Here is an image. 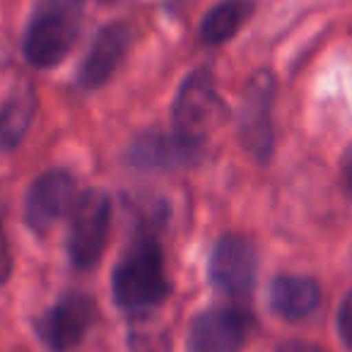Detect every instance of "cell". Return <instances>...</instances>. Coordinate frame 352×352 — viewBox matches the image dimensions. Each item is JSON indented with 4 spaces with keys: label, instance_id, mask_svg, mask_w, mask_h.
<instances>
[{
    "label": "cell",
    "instance_id": "1",
    "mask_svg": "<svg viewBox=\"0 0 352 352\" xmlns=\"http://www.w3.org/2000/svg\"><path fill=\"white\" fill-rule=\"evenodd\" d=\"M113 299L126 311H145L162 304L171 292L162 249L155 239H138L116 263L111 275Z\"/></svg>",
    "mask_w": 352,
    "mask_h": 352
},
{
    "label": "cell",
    "instance_id": "2",
    "mask_svg": "<svg viewBox=\"0 0 352 352\" xmlns=\"http://www.w3.org/2000/svg\"><path fill=\"white\" fill-rule=\"evenodd\" d=\"M82 0H36L25 36V56L34 68H54L68 56L78 34Z\"/></svg>",
    "mask_w": 352,
    "mask_h": 352
},
{
    "label": "cell",
    "instance_id": "3",
    "mask_svg": "<svg viewBox=\"0 0 352 352\" xmlns=\"http://www.w3.org/2000/svg\"><path fill=\"white\" fill-rule=\"evenodd\" d=\"M171 118H174L176 133H182V135L198 142L206 140L208 133L215 131L225 121V99L217 92L210 70H193L184 80L182 89L176 94L174 109H171Z\"/></svg>",
    "mask_w": 352,
    "mask_h": 352
},
{
    "label": "cell",
    "instance_id": "4",
    "mask_svg": "<svg viewBox=\"0 0 352 352\" xmlns=\"http://www.w3.org/2000/svg\"><path fill=\"white\" fill-rule=\"evenodd\" d=\"M111 227V201L99 188H87L78 196L70 212L68 254L75 268L89 270L99 263Z\"/></svg>",
    "mask_w": 352,
    "mask_h": 352
},
{
    "label": "cell",
    "instance_id": "5",
    "mask_svg": "<svg viewBox=\"0 0 352 352\" xmlns=\"http://www.w3.org/2000/svg\"><path fill=\"white\" fill-rule=\"evenodd\" d=\"M275 97V78L268 70H258L251 75L246 85L244 102H241L239 116V135L244 147L256 157L265 162L273 152V121L270 109Z\"/></svg>",
    "mask_w": 352,
    "mask_h": 352
},
{
    "label": "cell",
    "instance_id": "6",
    "mask_svg": "<svg viewBox=\"0 0 352 352\" xmlns=\"http://www.w3.org/2000/svg\"><path fill=\"white\" fill-rule=\"evenodd\" d=\"M75 179L65 169H49L36 176L25 201V220L32 232L46 234L75 206Z\"/></svg>",
    "mask_w": 352,
    "mask_h": 352
},
{
    "label": "cell",
    "instance_id": "7",
    "mask_svg": "<svg viewBox=\"0 0 352 352\" xmlns=\"http://www.w3.org/2000/svg\"><path fill=\"white\" fill-rule=\"evenodd\" d=\"M251 328V316L236 307H215L198 314L188 333L191 352H239Z\"/></svg>",
    "mask_w": 352,
    "mask_h": 352
},
{
    "label": "cell",
    "instance_id": "8",
    "mask_svg": "<svg viewBox=\"0 0 352 352\" xmlns=\"http://www.w3.org/2000/svg\"><path fill=\"white\" fill-rule=\"evenodd\" d=\"M203 142L191 140L176 131H150L133 140L128 162L147 171H174L193 164L201 157Z\"/></svg>",
    "mask_w": 352,
    "mask_h": 352
},
{
    "label": "cell",
    "instance_id": "9",
    "mask_svg": "<svg viewBox=\"0 0 352 352\" xmlns=\"http://www.w3.org/2000/svg\"><path fill=\"white\" fill-rule=\"evenodd\" d=\"M210 280L230 297H246L256 283V251L251 241L225 234L210 254Z\"/></svg>",
    "mask_w": 352,
    "mask_h": 352
},
{
    "label": "cell",
    "instance_id": "10",
    "mask_svg": "<svg viewBox=\"0 0 352 352\" xmlns=\"http://www.w3.org/2000/svg\"><path fill=\"white\" fill-rule=\"evenodd\" d=\"M94 318V304L85 294H70L56 302L36 321V333L54 352H68L85 338Z\"/></svg>",
    "mask_w": 352,
    "mask_h": 352
},
{
    "label": "cell",
    "instance_id": "11",
    "mask_svg": "<svg viewBox=\"0 0 352 352\" xmlns=\"http://www.w3.org/2000/svg\"><path fill=\"white\" fill-rule=\"evenodd\" d=\"M131 30L121 22L109 25L94 36L92 49L85 56L82 65H80L78 82L87 89L102 87L104 82H109L116 68L121 65V60L126 58L128 49H131Z\"/></svg>",
    "mask_w": 352,
    "mask_h": 352
},
{
    "label": "cell",
    "instance_id": "12",
    "mask_svg": "<svg viewBox=\"0 0 352 352\" xmlns=\"http://www.w3.org/2000/svg\"><path fill=\"white\" fill-rule=\"evenodd\" d=\"M270 309L285 321H302L311 316L321 304V289L304 275H280L268 289Z\"/></svg>",
    "mask_w": 352,
    "mask_h": 352
},
{
    "label": "cell",
    "instance_id": "13",
    "mask_svg": "<svg viewBox=\"0 0 352 352\" xmlns=\"http://www.w3.org/2000/svg\"><path fill=\"white\" fill-rule=\"evenodd\" d=\"M36 113V92L32 85H22L0 107V150H10L22 140Z\"/></svg>",
    "mask_w": 352,
    "mask_h": 352
},
{
    "label": "cell",
    "instance_id": "14",
    "mask_svg": "<svg viewBox=\"0 0 352 352\" xmlns=\"http://www.w3.org/2000/svg\"><path fill=\"white\" fill-rule=\"evenodd\" d=\"M254 12L251 0H222L206 15L201 25V36L206 44H225L241 30Z\"/></svg>",
    "mask_w": 352,
    "mask_h": 352
},
{
    "label": "cell",
    "instance_id": "15",
    "mask_svg": "<svg viewBox=\"0 0 352 352\" xmlns=\"http://www.w3.org/2000/svg\"><path fill=\"white\" fill-rule=\"evenodd\" d=\"M131 352H169V342L162 333L135 331L131 333Z\"/></svg>",
    "mask_w": 352,
    "mask_h": 352
},
{
    "label": "cell",
    "instance_id": "16",
    "mask_svg": "<svg viewBox=\"0 0 352 352\" xmlns=\"http://www.w3.org/2000/svg\"><path fill=\"white\" fill-rule=\"evenodd\" d=\"M338 333H340L347 350L352 352V289L347 292V297L342 299L340 311H338Z\"/></svg>",
    "mask_w": 352,
    "mask_h": 352
},
{
    "label": "cell",
    "instance_id": "17",
    "mask_svg": "<svg viewBox=\"0 0 352 352\" xmlns=\"http://www.w3.org/2000/svg\"><path fill=\"white\" fill-rule=\"evenodd\" d=\"M12 273V256H10V246H8L6 232L0 227V283H6Z\"/></svg>",
    "mask_w": 352,
    "mask_h": 352
},
{
    "label": "cell",
    "instance_id": "18",
    "mask_svg": "<svg viewBox=\"0 0 352 352\" xmlns=\"http://www.w3.org/2000/svg\"><path fill=\"white\" fill-rule=\"evenodd\" d=\"M275 352H323V350L307 340H287V342H283Z\"/></svg>",
    "mask_w": 352,
    "mask_h": 352
},
{
    "label": "cell",
    "instance_id": "19",
    "mask_svg": "<svg viewBox=\"0 0 352 352\" xmlns=\"http://www.w3.org/2000/svg\"><path fill=\"white\" fill-rule=\"evenodd\" d=\"M342 182H345L347 193L352 196V152L345 157V162H342Z\"/></svg>",
    "mask_w": 352,
    "mask_h": 352
},
{
    "label": "cell",
    "instance_id": "20",
    "mask_svg": "<svg viewBox=\"0 0 352 352\" xmlns=\"http://www.w3.org/2000/svg\"><path fill=\"white\" fill-rule=\"evenodd\" d=\"M97 3H104V6H107V3H113V0H97Z\"/></svg>",
    "mask_w": 352,
    "mask_h": 352
}]
</instances>
